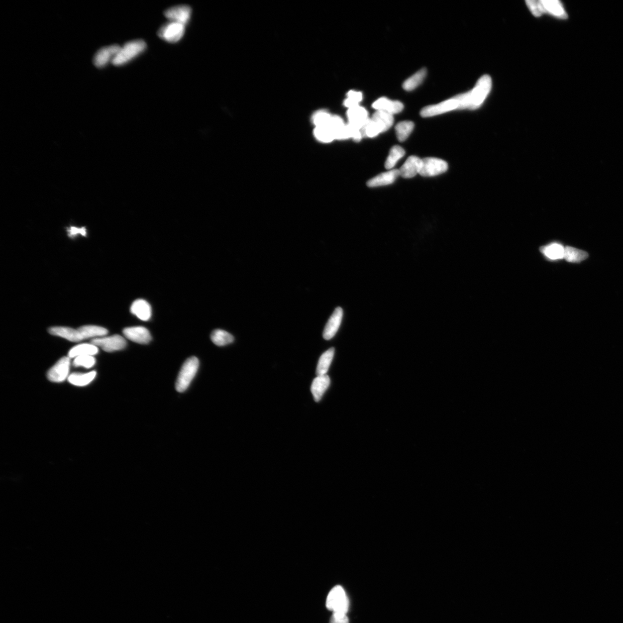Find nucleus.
I'll return each mask as SVG.
<instances>
[{
  "label": "nucleus",
  "mask_w": 623,
  "mask_h": 623,
  "mask_svg": "<svg viewBox=\"0 0 623 623\" xmlns=\"http://www.w3.org/2000/svg\"><path fill=\"white\" fill-rule=\"evenodd\" d=\"M164 14L170 22H177L185 26L191 17L192 9L187 6H175L167 10Z\"/></svg>",
  "instance_id": "10"
},
{
  "label": "nucleus",
  "mask_w": 623,
  "mask_h": 623,
  "mask_svg": "<svg viewBox=\"0 0 623 623\" xmlns=\"http://www.w3.org/2000/svg\"><path fill=\"white\" fill-rule=\"evenodd\" d=\"M422 162V159L416 156H410L399 170L400 176L404 178L415 177L417 174H420Z\"/></svg>",
  "instance_id": "14"
},
{
  "label": "nucleus",
  "mask_w": 623,
  "mask_h": 623,
  "mask_svg": "<svg viewBox=\"0 0 623 623\" xmlns=\"http://www.w3.org/2000/svg\"><path fill=\"white\" fill-rule=\"evenodd\" d=\"M348 98L345 100L344 105L349 109L359 106V103L363 99V94L359 91L351 90L348 93Z\"/></svg>",
  "instance_id": "36"
},
{
  "label": "nucleus",
  "mask_w": 623,
  "mask_h": 623,
  "mask_svg": "<svg viewBox=\"0 0 623 623\" xmlns=\"http://www.w3.org/2000/svg\"><path fill=\"white\" fill-rule=\"evenodd\" d=\"M335 354L334 348H330L321 356L317 368V376L326 375L329 371Z\"/></svg>",
  "instance_id": "26"
},
{
  "label": "nucleus",
  "mask_w": 623,
  "mask_h": 623,
  "mask_svg": "<svg viewBox=\"0 0 623 623\" xmlns=\"http://www.w3.org/2000/svg\"><path fill=\"white\" fill-rule=\"evenodd\" d=\"M91 343L107 352L119 351L124 349L127 346L126 340L119 335L93 339Z\"/></svg>",
  "instance_id": "7"
},
{
  "label": "nucleus",
  "mask_w": 623,
  "mask_h": 623,
  "mask_svg": "<svg viewBox=\"0 0 623 623\" xmlns=\"http://www.w3.org/2000/svg\"><path fill=\"white\" fill-rule=\"evenodd\" d=\"M491 87V78L488 75L482 76L472 91L465 93L467 109L474 110L480 107L489 94Z\"/></svg>",
  "instance_id": "1"
},
{
  "label": "nucleus",
  "mask_w": 623,
  "mask_h": 623,
  "mask_svg": "<svg viewBox=\"0 0 623 623\" xmlns=\"http://www.w3.org/2000/svg\"><path fill=\"white\" fill-rule=\"evenodd\" d=\"M405 154V151L402 147L399 146H395L392 147L389 151L388 157L385 162V168L387 170H392L396 163L398 162L401 158L403 157Z\"/></svg>",
  "instance_id": "30"
},
{
  "label": "nucleus",
  "mask_w": 623,
  "mask_h": 623,
  "mask_svg": "<svg viewBox=\"0 0 623 623\" xmlns=\"http://www.w3.org/2000/svg\"><path fill=\"white\" fill-rule=\"evenodd\" d=\"M330 382V377L327 375L318 376L314 380L310 389L312 394L317 402L321 400L323 395L328 389Z\"/></svg>",
  "instance_id": "19"
},
{
  "label": "nucleus",
  "mask_w": 623,
  "mask_h": 623,
  "mask_svg": "<svg viewBox=\"0 0 623 623\" xmlns=\"http://www.w3.org/2000/svg\"><path fill=\"white\" fill-rule=\"evenodd\" d=\"M199 367V361L195 357L186 360L178 374L176 383L178 392H182L188 388L190 383L196 375Z\"/></svg>",
  "instance_id": "3"
},
{
  "label": "nucleus",
  "mask_w": 623,
  "mask_h": 623,
  "mask_svg": "<svg viewBox=\"0 0 623 623\" xmlns=\"http://www.w3.org/2000/svg\"><path fill=\"white\" fill-rule=\"evenodd\" d=\"M399 176V170H390L371 179L367 184L370 188L388 185L392 184Z\"/></svg>",
  "instance_id": "18"
},
{
  "label": "nucleus",
  "mask_w": 623,
  "mask_h": 623,
  "mask_svg": "<svg viewBox=\"0 0 623 623\" xmlns=\"http://www.w3.org/2000/svg\"><path fill=\"white\" fill-rule=\"evenodd\" d=\"M71 365V358L64 357L49 370L47 374L48 379L54 383H61L68 378Z\"/></svg>",
  "instance_id": "9"
},
{
  "label": "nucleus",
  "mask_w": 623,
  "mask_h": 623,
  "mask_svg": "<svg viewBox=\"0 0 623 623\" xmlns=\"http://www.w3.org/2000/svg\"><path fill=\"white\" fill-rule=\"evenodd\" d=\"M95 363V358L92 356L77 357L75 358L73 362V364L75 367H81L87 369L92 368Z\"/></svg>",
  "instance_id": "35"
},
{
  "label": "nucleus",
  "mask_w": 623,
  "mask_h": 623,
  "mask_svg": "<svg viewBox=\"0 0 623 623\" xmlns=\"http://www.w3.org/2000/svg\"><path fill=\"white\" fill-rule=\"evenodd\" d=\"M589 257L585 251L571 247H565L564 259L570 263H579L586 260Z\"/></svg>",
  "instance_id": "28"
},
{
  "label": "nucleus",
  "mask_w": 623,
  "mask_h": 623,
  "mask_svg": "<svg viewBox=\"0 0 623 623\" xmlns=\"http://www.w3.org/2000/svg\"><path fill=\"white\" fill-rule=\"evenodd\" d=\"M349 124L361 130L368 120V114L366 109L360 106L349 109L347 113Z\"/></svg>",
  "instance_id": "16"
},
{
  "label": "nucleus",
  "mask_w": 623,
  "mask_h": 623,
  "mask_svg": "<svg viewBox=\"0 0 623 623\" xmlns=\"http://www.w3.org/2000/svg\"><path fill=\"white\" fill-rule=\"evenodd\" d=\"M414 124L409 121H404L400 122L395 127V132L399 141L404 142L413 131Z\"/></svg>",
  "instance_id": "31"
},
{
  "label": "nucleus",
  "mask_w": 623,
  "mask_h": 623,
  "mask_svg": "<svg viewBox=\"0 0 623 623\" xmlns=\"http://www.w3.org/2000/svg\"><path fill=\"white\" fill-rule=\"evenodd\" d=\"M527 6L530 10L532 12L533 15L536 17H540L544 13L543 7L541 1H537V0H528L527 1Z\"/></svg>",
  "instance_id": "38"
},
{
  "label": "nucleus",
  "mask_w": 623,
  "mask_h": 623,
  "mask_svg": "<svg viewBox=\"0 0 623 623\" xmlns=\"http://www.w3.org/2000/svg\"><path fill=\"white\" fill-rule=\"evenodd\" d=\"M427 71L426 68H423L418 72L414 74L413 75L408 78L403 84V88L405 90L410 91L413 90L416 88L418 87L420 84H422L427 75Z\"/></svg>",
  "instance_id": "29"
},
{
  "label": "nucleus",
  "mask_w": 623,
  "mask_h": 623,
  "mask_svg": "<svg viewBox=\"0 0 623 623\" xmlns=\"http://www.w3.org/2000/svg\"><path fill=\"white\" fill-rule=\"evenodd\" d=\"M49 332L53 336L60 337L72 342L83 341L79 330L67 327H53L50 328Z\"/></svg>",
  "instance_id": "17"
},
{
  "label": "nucleus",
  "mask_w": 623,
  "mask_h": 623,
  "mask_svg": "<svg viewBox=\"0 0 623 623\" xmlns=\"http://www.w3.org/2000/svg\"><path fill=\"white\" fill-rule=\"evenodd\" d=\"M314 135L322 143H329L336 140L333 131L329 126L315 127Z\"/></svg>",
  "instance_id": "34"
},
{
  "label": "nucleus",
  "mask_w": 623,
  "mask_h": 623,
  "mask_svg": "<svg viewBox=\"0 0 623 623\" xmlns=\"http://www.w3.org/2000/svg\"><path fill=\"white\" fill-rule=\"evenodd\" d=\"M121 47L114 45L104 47L96 52L93 57V64L98 68H102L109 62L113 61L120 51Z\"/></svg>",
  "instance_id": "11"
},
{
  "label": "nucleus",
  "mask_w": 623,
  "mask_h": 623,
  "mask_svg": "<svg viewBox=\"0 0 623 623\" xmlns=\"http://www.w3.org/2000/svg\"><path fill=\"white\" fill-rule=\"evenodd\" d=\"M123 334L128 340L139 344H148L152 339L149 331L141 326L128 327Z\"/></svg>",
  "instance_id": "12"
},
{
  "label": "nucleus",
  "mask_w": 623,
  "mask_h": 623,
  "mask_svg": "<svg viewBox=\"0 0 623 623\" xmlns=\"http://www.w3.org/2000/svg\"><path fill=\"white\" fill-rule=\"evenodd\" d=\"M541 2L544 13L553 15L560 19H565L567 18V13L560 2L556 0H541Z\"/></svg>",
  "instance_id": "22"
},
{
  "label": "nucleus",
  "mask_w": 623,
  "mask_h": 623,
  "mask_svg": "<svg viewBox=\"0 0 623 623\" xmlns=\"http://www.w3.org/2000/svg\"><path fill=\"white\" fill-rule=\"evenodd\" d=\"M67 232L68 236L71 237V238H73V237H75L78 235H80L82 236H86L87 235L86 229L84 227L81 228L75 227H70L68 229Z\"/></svg>",
  "instance_id": "40"
},
{
  "label": "nucleus",
  "mask_w": 623,
  "mask_h": 623,
  "mask_svg": "<svg viewBox=\"0 0 623 623\" xmlns=\"http://www.w3.org/2000/svg\"><path fill=\"white\" fill-rule=\"evenodd\" d=\"M540 252L545 258L555 261L564 259L565 248L558 243H552L540 248Z\"/></svg>",
  "instance_id": "21"
},
{
  "label": "nucleus",
  "mask_w": 623,
  "mask_h": 623,
  "mask_svg": "<svg viewBox=\"0 0 623 623\" xmlns=\"http://www.w3.org/2000/svg\"><path fill=\"white\" fill-rule=\"evenodd\" d=\"M345 124L344 121H343L340 116H332V119H331L329 125V127L332 130L334 133L335 138L336 137L337 134L343 128L345 127Z\"/></svg>",
  "instance_id": "39"
},
{
  "label": "nucleus",
  "mask_w": 623,
  "mask_h": 623,
  "mask_svg": "<svg viewBox=\"0 0 623 623\" xmlns=\"http://www.w3.org/2000/svg\"><path fill=\"white\" fill-rule=\"evenodd\" d=\"M332 116L325 111H319L313 117V122L316 127L329 126Z\"/></svg>",
  "instance_id": "37"
},
{
  "label": "nucleus",
  "mask_w": 623,
  "mask_h": 623,
  "mask_svg": "<svg viewBox=\"0 0 623 623\" xmlns=\"http://www.w3.org/2000/svg\"><path fill=\"white\" fill-rule=\"evenodd\" d=\"M447 169V163L443 159L426 158L422 159L420 174L423 177H434L446 172Z\"/></svg>",
  "instance_id": "5"
},
{
  "label": "nucleus",
  "mask_w": 623,
  "mask_h": 623,
  "mask_svg": "<svg viewBox=\"0 0 623 623\" xmlns=\"http://www.w3.org/2000/svg\"><path fill=\"white\" fill-rule=\"evenodd\" d=\"M99 352L98 347L92 344H82L78 345L69 350L68 357L75 358L83 356H95Z\"/></svg>",
  "instance_id": "23"
},
{
  "label": "nucleus",
  "mask_w": 623,
  "mask_h": 623,
  "mask_svg": "<svg viewBox=\"0 0 623 623\" xmlns=\"http://www.w3.org/2000/svg\"><path fill=\"white\" fill-rule=\"evenodd\" d=\"M372 107L377 111H384L393 115L402 112L404 107L399 101L392 100L383 97L374 102Z\"/></svg>",
  "instance_id": "15"
},
{
  "label": "nucleus",
  "mask_w": 623,
  "mask_h": 623,
  "mask_svg": "<svg viewBox=\"0 0 623 623\" xmlns=\"http://www.w3.org/2000/svg\"><path fill=\"white\" fill-rule=\"evenodd\" d=\"M372 120L379 125L383 132L388 131L394 123V117L388 113L377 111L372 117Z\"/></svg>",
  "instance_id": "27"
},
{
  "label": "nucleus",
  "mask_w": 623,
  "mask_h": 623,
  "mask_svg": "<svg viewBox=\"0 0 623 623\" xmlns=\"http://www.w3.org/2000/svg\"><path fill=\"white\" fill-rule=\"evenodd\" d=\"M147 48L146 42L142 40H134L126 43L121 47L119 52L113 60V64L120 66L126 64L145 51Z\"/></svg>",
  "instance_id": "2"
},
{
  "label": "nucleus",
  "mask_w": 623,
  "mask_h": 623,
  "mask_svg": "<svg viewBox=\"0 0 623 623\" xmlns=\"http://www.w3.org/2000/svg\"><path fill=\"white\" fill-rule=\"evenodd\" d=\"M330 623H349V619L346 614L333 613Z\"/></svg>",
  "instance_id": "41"
},
{
  "label": "nucleus",
  "mask_w": 623,
  "mask_h": 623,
  "mask_svg": "<svg viewBox=\"0 0 623 623\" xmlns=\"http://www.w3.org/2000/svg\"><path fill=\"white\" fill-rule=\"evenodd\" d=\"M361 132L363 137L372 138L382 133L383 131L382 128L375 121L371 119H368L363 127L361 128Z\"/></svg>",
  "instance_id": "33"
},
{
  "label": "nucleus",
  "mask_w": 623,
  "mask_h": 623,
  "mask_svg": "<svg viewBox=\"0 0 623 623\" xmlns=\"http://www.w3.org/2000/svg\"><path fill=\"white\" fill-rule=\"evenodd\" d=\"M343 315L344 312L341 307H338L335 309L323 332V336L326 340H330L336 336L341 325Z\"/></svg>",
  "instance_id": "13"
},
{
  "label": "nucleus",
  "mask_w": 623,
  "mask_h": 623,
  "mask_svg": "<svg viewBox=\"0 0 623 623\" xmlns=\"http://www.w3.org/2000/svg\"><path fill=\"white\" fill-rule=\"evenodd\" d=\"M459 102L456 96L453 98L443 101L438 104L430 105L422 109L421 115L423 118H430L437 115L445 114L451 111L459 109Z\"/></svg>",
  "instance_id": "8"
},
{
  "label": "nucleus",
  "mask_w": 623,
  "mask_h": 623,
  "mask_svg": "<svg viewBox=\"0 0 623 623\" xmlns=\"http://www.w3.org/2000/svg\"><path fill=\"white\" fill-rule=\"evenodd\" d=\"M96 375L95 371L86 373H73L68 377L69 382L76 386H85L94 380Z\"/></svg>",
  "instance_id": "25"
},
{
  "label": "nucleus",
  "mask_w": 623,
  "mask_h": 623,
  "mask_svg": "<svg viewBox=\"0 0 623 623\" xmlns=\"http://www.w3.org/2000/svg\"><path fill=\"white\" fill-rule=\"evenodd\" d=\"M185 26L177 22H170L162 26L158 31V36L166 42L176 43L184 36Z\"/></svg>",
  "instance_id": "6"
},
{
  "label": "nucleus",
  "mask_w": 623,
  "mask_h": 623,
  "mask_svg": "<svg viewBox=\"0 0 623 623\" xmlns=\"http://www.w3.org/2000/svg\"><path fill=\"white\" fill-rule=\"evenodd\" d=\"M326 606L333 613H347L349 601L344 588L336 586L330 591L327 598Z\"/></svg>",
  "instance_id": "4"
},
{
  "label": "nucleus",
  "mask_w": 623,
  "mask_h": 623,
  "mask_svg": "<svg viewBox=\"0 0 623 623\" xmlns=\"http://www.w3.org/2000/svg\"><path fill=\"white\" fill-rule=\"evenodd\" d=\"M78 330L83 340L105 337L108 333V331L103 327L93 325L81 326Z\"/></svg>",
  "instance_id": "24"
},
{
  "label": "nucleus",
  "mask_w": 623,
  "mask_h": 623,
  "mask_svg": "<svg viewBox=\"0 0 623 623\" xmlns=\"http://www.w3.org/2000/svg\"><path fill=\"white\" fill-rule=\"evenodd\" d=\"M131 312L132 314L143 321H149L151 317V307L149 303L145 299H136L132 303Z\"/></svg>",
  "instance_id": "20"
},
{
  "label": "nucleus",
  "mask_w": 623,
  "mask_h": 623,
  "mask_svg": "<svg viewBox=\"0 0 623 623\" xmlns=\"http://www.w3.org/2000/svg\"><path fill=\"white\" fill-rule=\"evenodd\" d=\"M211 339L214 344L224 346L231 344L235 339L231 334L223 330H216L212 334Z\"/></svg>",
  "instance_id": "32"
}]
</instances>
